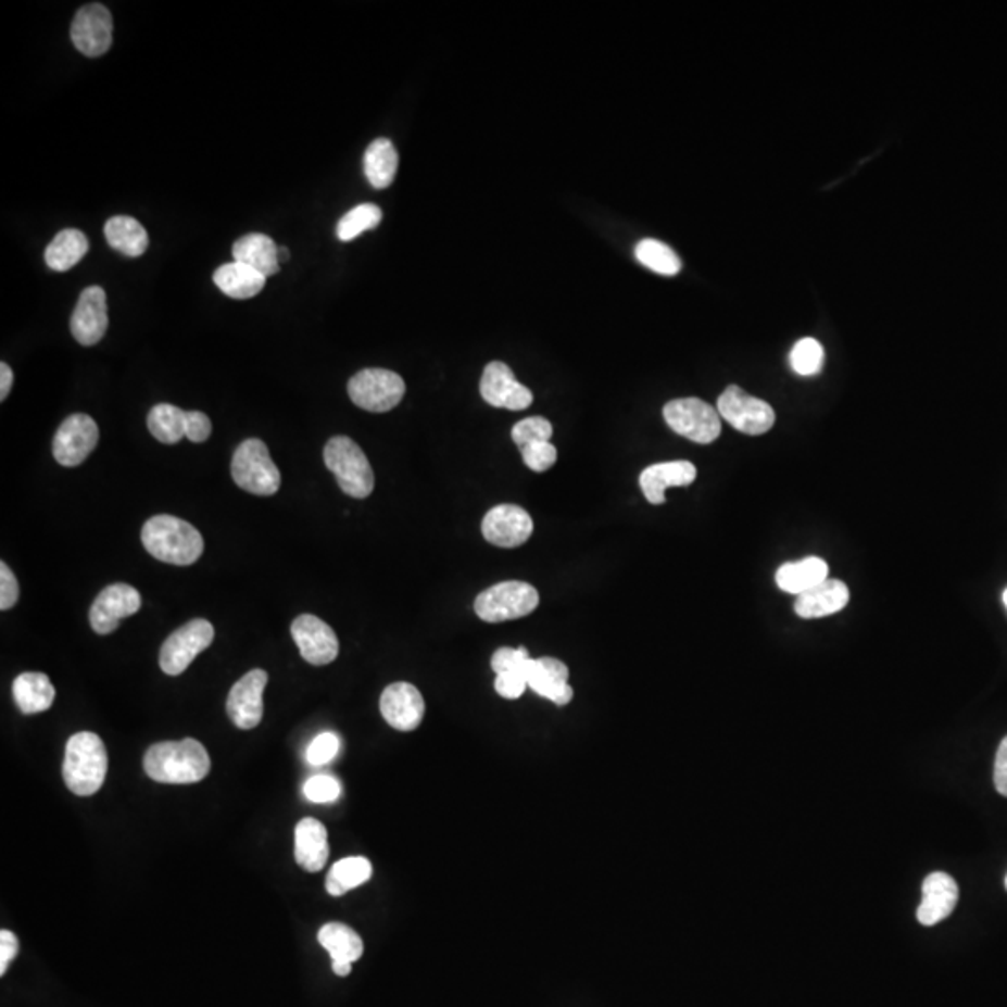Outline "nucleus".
<instances>
[{
	"mask_svg": "<svg viewBox=\"0 0 1007 1007\" xmlns=\"http://www.w3.org/2000/svg\"><path fill=\"white\" fill-rule=\"evenodd\" d=\"M112 33H114V25H112L111 12L109 8L98 2L80 8L73 20V46L90 59L103 56L111 49Z\"/></svg>",
	"mask_w": 1007,
	"mask_h": 1007,
	"instance_id": "nucleus-13",
	"label": "nucleus"
},
{
	"mask_svg": "<svg viewBox=\"0 0 1007 1007\" xmlns=\"http://www.w3.org/2000/svg\"><path fill=\"white\" fill-rule=\"evenodd\" d=\"M1004 605H1006V608H1007V588H1006V592H1004Z\"/></svg>",
	"mask_w": 1007,
	"mask_h": 1007,
	"instance_id": "nucleus-51",
	"label": "nucleus"
},
{
	"mask_svg": "<svg viewBox=\"0 0 1007 1007\" xmlns=\"http://www.w3.org/2000/svg\"><path fill=\"white\" fill-rule=\"evenodd\" d=\"M994 788L1007 797V738L1002 741L994 759Z\"/></svg>",
	"mask_w": 1007,
	"mask_h": 1007,
	"instance_id": "nucleus-47",
	"label": "nucleus"
},
{
	"mask_svg": "<svg viewBox=\"0 0 1007 1007\" xmlns=\"http://www.w3.org/2000/svg\"><path fill=\"white\" fill-rule=\"evenodd\" d=\"M827 579H829V566L825 559L816 558V556L798 559V562H788L777 571L778 588L782 592L797 593V595L819 587Z\"/></svg>",
	"mask_w": 1007,
	"mask_h": 1007,
	"instance_id": "nucleus-27",
	"label": "nucleus"
},
{
	"mask_svg": "<svg viewBox=\"0 0 1007 1007\" xmlns=\"http://www.w3.org/2000/svg\"><path fill=\"white\" fill-rule=\"evenodd\" d=\"M338 752H340V738L336 733L325 731L310 743L306 761L314 767H322L332 761L338 756Z\"/></svg>",
	"mask_w": 1007,
	"mask_h": 1007,
	"instance_id": "nucleus-41",
	"label": "nucleus"
},
{
	"mask_svg": "<svg viewBox=\"0 0 1007 1007\" xmlns=\"http://www.w3.org/2000/svg\"><path fill=\"white\" fill-rule=\"evenodd\" d=\"M99 442V428L92 416L75 413L60 424L53 439V455L62 467H77L88 460Z\"/></svg>",
	"mask_w": 1007,
	"mask_h": 1007,
	"instance_id": "nucleus-11",
	"label": "nucleus"
},
{
	"mask_svg": "<svg viewBox=\"0 0 1007 1007\" xmlns=\"http://www.w3.org/2000/svg\"><path fill=\"white\" fill-rule=\"evenodd\" d=\"M72 335L80 345H96L103 340L109 329V312L103 288L90 286L80 293L77 306L73 310Z\"/></svg>",
	"mask_w": 1007,
	"mask_h": 1007,
	"instance_id": "nucleus-18",
	"label": "nucleus"
},
{
	"mask_svg": "<svg viewBox=\"0 0 1007 1007\" xmlns=\"http://www.w3.org/2000/svg\"><path fill=\"white\" fill-rule=\"evenodd\" d=\"M959 902V886L948 873L935 871L926 877L922 884V903L916 910V918L922 926H936L946 920Z\"/></svg>",
	"mask_w": 1007,
	"mask_h": 1007,
	"instance_id": "nucleus-20",
	"label": "nucleus"
},
{
	"mask_svg": "<svg viewBox=\"0 0 1007 1007\" xmlns=\"http://www.w3.org/2000/svg\"><path fill=\"white\" fill-rule=\"evenodd\" d=\"M317 941L329 952L332 962L353 965L363 957V939L345 923H325L317 933Z\"/></svg>",
	"mask_w": 1007,
	"mask_h": 1007,
	"instance_id": "nucleus-30",
	"label": "nucleus"
},
{
	"mask_svg": "<svg viewBox=\"0 0 1007 1007\" xmlns=\"http://www.w3.org/2000/svg\"><path fill=\"white\" fill-rule=\"evenodd\" d=\"M140 540L153 558L172 566H192L204 554V538L191 523L174 515H153L146 520Z\"/></svg>",
	"mask_w": 1007,
	"mask_h": 1007,
	"instance_id": "nucleus-1",
	"label": "nucleus"
},
{
	"mask_svg": "<svg viewBox=\"0 0 1007 1007\" xmlns=\"http://www.w3.org/2000/svg\"><path fill=\"white\" fill-rule=\"evenodd\" d=\"M520 452H523V462L533 473H546L558 460V450L551 442L532 444Z\"/></svg>",
	"mask_w": 1007,
	"mask_h": 1007,
	"instance_id": "nucleus-42",
	"label": "nucleus"
},
{
	"mask_svg": "<svg viewBox=\"0 0 1007 1007\" xmlns=\"http://www.w3.org/2000/svg\"><path fill=\"white\" fill-rule=\"evenodd\" d=\"M288 257H290L288 249H286V247H278V260H280V262H286Z\"/></svg>",
	"mask_w": 1007,
	"mask_h": 1007,
	"instance_id": "nucleus-50",
	"label": "nucleus"
},
{
	"mask_svg": "<svg viewBox=\"0 0 1007 1007\" xmlns=\"http://www.w3.org/2000/svg\"><path fill=\"white\" fill-rule=\"evenodd\" d=\"M533 532V520L527 509L515 504H501L489 509L483 523L481 533L494 546L514 549L525 545Z\"/></svg>",
	"mask_w": 1007,
	"mask_h": 1007,
	"instance_id": "nucleus-16",
	"label": "nucleus"
},
{
	"mask_svg": "<svg viewBox=\"0 0 1007 1007\" xmlns=\"http://www.w3.org/2000/svg\"><path fill=\"white\" fill-rule=\"evenodd\" d=\"M88 247L90 244L83 231L75 228L59 231V236L46 249L47 265L59 273L70 270L86 256Z\"/></svg>",
	"mask_w": 1007,
	"mask_h": 1007,
	"instance_id": "nucleus-32",
	"label": "nucleus"
},
{
	"mask_svg": "<svg viewBox=\"0 0 1007 1007\" xmlns=\"http://www.w3.org/2000/svg\"><path fill=\"white\" fill-rule=\"evenodd\" d=\"M14 385V372L7 363L0 364V402L7 400Z\"/></svg>",
	"mask_w": 1007,
	"mask_h": 1007,
	"instance_id": "nucleus-48",
	"label": "nucleus"
},
{
	"mask_svg": "<svg viewBox=\"0 0 1007 1007\" xmlns=\"http://www.w3.org/2000/svg\"><path fill=\"white\" fill-rule=\"evenodd\" d=\"M720 418L741 433L764 435L775 426L777 415L769 403L746 394L743 389L731 385L720 394L717 403Z\"/></svg>",
	"mask_w": 1007,
	"mask_h": 1007,
	"instance_id": "nucleus-10",
	"label": "nucleus"
},
{
	"mask_svg": "<svg viewBox=\"0 0 1007 1007\" xmlns=\"http://www.w3.org/2000/svg\"><path fill=\"white\" fill-rule=\"evenodd\" d=\"M142 606V597L135 588L124 582L111 584L99 593L90 608V626L93 631L105 637L116 631L119 621L137 614Z\"/></svg>",
	"mask_w": 1007,
	"mask_h": 1007,
	"instance_id": "nucleus-15",
	"label": "nucleus"
},
{
	"mask_svg": "<svg viewBox=\"0 0 1007 1007\" xmlns=\"http://www.w3.org/2000/svg\"><path fill=\"white\" fill-rule=\"evenodd\" d=\"M823 345L814 338H803L791 350V368L798 376H816L823 368Z\"/></svg>",
	"mask_w": 1007,
	"mask_h": 1007,
	"instance_id": "nucleus-37",
	"label": "nucleus"
},
{
	"mask_svg": "<svg viewBox=\"0 0 1007 1007\" xmlns=\"http://www.w3.org/2000/svg\"><path fill=\"white\" fill-rule=\"evenodd\" d=\"M12 692L15 704L25 715H36L51 709L56 696L51 679L41 671H25L17 676Z\"/></svg>",
	"mask_w": 1007,
	"mask_h": 1007,
	"instance_id": "nucleus-25",
	"label": "nucleus"
},
{
	"mask_svg": "<svg viewBox=\"0 0 1007 1007\" xmlns=\"http://www.w3.org/2000/svg\"><path fill=\"white\" fill-rule=\"evenodd\" d=\"M211 426L210 416L200 413V411H189V420H187V439L191 442H205L210 439Z\"/></svg>",
	"mask_w": 1007,
	"mask_h": 1007,
	"instance_id": "nucleus-45",
	"label": "nucleus"
},
{
	"mask_svg": "<svg viewBox=\"0 0 1007 1007\" xmlns=\"http://www.w3.org/2000/svg\"><path fill=\"white\" fill-rule=\"evenodd\" d=\"M696 467L691 462L657 463L640 475V489L655 506L665 502L668 488H687L696 480Z\"/></svg>",
	"mask_w": 1007,
	"mask_h": 1007,
	"instance_id": "nucleus-22",
	"label": "nucleus"
},
{
	"mask_svg": "<svg viewBox=\"0 0 1007 1007\" xmlns=\"http://www.w3.org/2000/svg\"><path fill=\"white\" fill-rule=\"evenodd\" d=\"M400 158L389 139H377L364 153V174L372 187L387 189L395 178Z\"/></svg>",
	"mask_w": 1007,
	"mask_h": 1007,
	"instance_id": "nucleus-31",
	"label": "nucleus"
},
{
	"mask_svg": "<svg viewBox=\"0 0 1007 1007\" xmlns=\"http://www.w3.org/2000/svg\"><path fill=\"white\" fill-rule=\"evenodd\" d=\"M351 402L369 413H389L402 403L405 381L395 372L366 368L348 382Z\"/></svg>",
	"mask_w": 1007,
	"mask_h": 1007,
	"instance_id": "nucleus-7",
	"label": "nucleus"
},
{
	"mask_svg": "<svg viewBox=\"0 0 1007 1007\" xmlns=\"http://www.w3.org/2000/svg\"><path fill=\"white\" fill-rule=\"evenodd\" d=\"M231 254L236 262L249 265L264 277H273L280 270L278 247L269 236L264 234H249L234 243Z\"/></svg>",
	"mask_w": 1007,
	"mask_h": 1007,
	"instance_id": "nucleus-26",
	"label": "nucleus"
},
{
	"mask_svg": "<svg viewBox=\"0 0 1007 1007\" xmlns=\"http://www.w3.org/2000/svg\"><path fill=\"white\" fill-rule=\"evenodd\" d=\"M567 666L553 657L532 658L528 670V687L543 698L556 705H567L574 700V689L567 683Z\"/></svg>",
	"mask_w": 1007,
	"mask_h": 1007,
	"instance_id": "nucleus-21",
	"label": "nucleus"
},
{
	"mask_svg": "<svg viewBox=\"0 0 1007 1007\" xmlns=\"http://www.w3.org/2000/svg\"><path fill=\"white\" fill-rule=\"evenodd\" d=\"M210 769V754L197 739L153 744L144 756L146 775L159 783H197Z\"/></svg>",
	"mask_w": 1007,
	"mask_h": 1007,
	"instance_id": "nucleus-2",
	"label": "nucleus"
},
{
	"mask_svg": "<svg viewBox=\"0 0 1007 1007\" xmlns=\"http://www.w3.org/2000/svg\"><path fill=\"white\" fill-rule=\"evenodd\" d=\"M379 709L382 718L398 731L416 730L426 715L420 691L403 681L392 683L382 691Z\"/></svg>",
	"mask_w": 1007,
	"mask_h": 1007,
	"instance_id": "nucleus-19",
	"label": "nucleus"
},
{
	"mask_svg": "<svg viewBox=\"0 0 1007 1007\" xmlns=\"http://www.w3.org/2000/svg\"><path fill=\"white\" fill-rule=\"evenodd\" d=\"M265 280L267 277H264L262 273H257L256 269L241 262L221 265L213 275V282L217 284L218 290L231 299L256 297L260 291L264 290Z\"/></svg>",
	"mask_w": 1007,
	"mask_h": 1007,
	"instance_id": "nucleus-28",
	"label": "nucleus"
},
{
	"mask_svg": "<svg viewBox=\"0 0 1007 1007\" xmlns=\"http://www.w3.org/2000/svg\"><path fill=\"white\" fill-rule=\"evenodd\" d=\"M382 211L376 204L356 205L355 210L348 211L342 221L336 226V236L340 241H351L358 238L364 231L374 230L381 223Z\"/></svg>",
	"mask_w": 1007,
	"mask_h": 1007,
	"instance_id": "nucleus-36",
	"label": "nucleus"
},
{
	"mask_svg": "<svg viewBox=\"0 0 1007 1007\" xmlns=\"http://www.w3.org/2000/svg\"><path fill=\"white\" fill-rule=\"evenodd\" d=\"M215 639V629L207 619L197 618L187 621L178 631L172 632L165 640L159 655L161 670L168 676L184 674L192 660L210 647Z\"/></svg>",
	"mask_w": 1007,
	"mask_h": 1007,
	"instance_id": "nucleus-9",
	"label": "nucleus"
},
{
	"mask_svg": "<svg viewBox=\"0 0 1007 1007\" xmlns=\"http://www.w3.org/2000/svg\"><path fill=\"white\" fill-rule=\"evenodd\" d=\"M480 394L489 405L507 411H525L533 402L530 390L515 379L512 368L504 363H489L483 369Z\"/></svg>",
	"mask_w": 1007,
	"mask_h": 1007,
	"instance_id": "nucleus-17",
	"label": "nucleus"
},
{
	"mask_svg": "<svg viewBox=\"0 0 1007 1007\" xmlns=\"http://www.w3.org/2000/svg\"><path fill=\"white\" fill-rule=\"evenodd\" d=\"M17 952H20L17 936L12 931L2 929L0 931V975L7 974L8 967L14 961Z\"/></svg>",
	"mask_w": 1007,
	"mask_h": 1007,
	"instance_id": "nucleus-46",
	"label": "nucleus"
},
{
	"mask_svg": "<svg viewBox=\"0 0 1007 1007\" xmlns=\"http://www.w3.org/2000/svg\"><path fill=\"white\" fill-rule=\"evenodd\" d=\"M231 478L247 493L270 496L280 489V470L270 460L269 448L260 439L239 444L231 460Z\"/></svg>",
	"mask_w": 1007,
	"mask_h": 1007,
	"instance_id": "nucleus-5",
	"label": "nucleus"
},
{
	"mask_svg": "<svg viewBox=\"0 0 1007 1007\" xmlns=\"http://www.w3.org/2000/svg\"><path fill=\"white\" fill-rule=\"evenodd\" d=\"M540 605L538 590L520 580H507L488 588L475 601L478 618L488 624H501L509 619L525 618Z\"/></svg>",
	"mask_w": 1007,
	"mask_h": 1007,
	"instance_id": "nucleus-6",
	"label": "nucleus"
},
{
	"mask_svg": "<svg viewBox=\"0 0 1007 1007\" xmlns=\"http://www.w3.org/2000/svg\"><path fill=\"white\" fill-rule=\"evenodd\" d=\"M106 769L109 756L99 735L92 731H80L67 741L62 777L72 793L79 797L98 793L105 782Z\"/></svg>",
	"mask_w": 1007,
	"mask_h": 1007,
	"instance_id": "nucleus-3",
	"label": "nucleus"
},
{
	"mask_svg": "<svg viewBox=\"0 0 1007 1007\" xmlns=\"http://www.w3.org/2000/svg\"><path fill=\"white\" fill-rule=\"evenodd\" d=\"M291 637L295 640L301 657L310 665H330L340 653V642L332 627L312 614L293 619Z\"/></svg>",
	"mask_w": 1007,
	"mask_h": 1007,
	"instance_id": "nucleus-14",
	"label": "nucleus"
},
{
	"mask_svg": "<svg viewBox=\"0 0 1007 1007\" xmlns=\"http://www.w3.org/2000/svg\"><path fill=\"white\" fill-rule=\"evenodd\" d=\"M295 860L304 871L316 873L329 860L327 829L314 817H304L295 827Z\"/></svg>",
	"mask_w": 1007,
	"mask_h": 1007,
	"instance_id": "nucleus-23",
	"label": "nucleus"
},
{
	"mask_svg": "<svg viewBox=\"0 0 1007 1007\" xmlns=\"http://www.w3.org/2000/svg\"><path fill=\"white\" fill-rule=\"evenodd\" d=\"M1006 890H1007V876H1006Z\"/></svg>",
	"mask_w": 1007,
	"mask_h": 1007,
	"instance_id": "nucleus-52",
	"label": "nucleus"
},
{
	"mask_svg": "<svg viewBox=\"0 0 1007 1007\" xmlns=\"http://www.w3.org/2000/svg\"><path fill=\"white\" fill-rule=\"evenodd\" d=\"M512 437H514L515 444L520 450H525V448L532 446V444L551 441L553 424L543 416L525 418V420L515 424L514 429H512Z\"/></svg>",
	"mask_w": 1007,
	"mask_h": 1007,
	"instance_id": "nucleus-38",
	"label": "nucleus"
},
{
	"mask_svg": "<svg viewBox=\"0 0 1007 1007\" xmlns=\"http://www.w3.org/2000/svg\"><path fill=\"white\" fill-rule=\"evenodd\" d=\"M106 243L127 257H139L148 249V231L137 218L118 215L106 221Z\"/></svg>",
	"mask_w": 1007,
	"mask_h": 1007,
	"instance_id": "nucleus-29",
	"label": "nucleus"
},
{
	"mask_svg": "<svg viewBox=\"0 0 1007 1007\" xmlns=\"http://www.w3.org/2000/svg\"><path fill=\"white\" fill-rule=\"evenodd\" d=\"M369 877H372V864L368 858L350 856V858L338 860L332 866L325 881V889L330 895L340 897V895L348 894L350 890L368 882Z\"/></svg>",
	"mask_w": 1007,
	"mask_h": 1007,
	"instance_id": "nucleus-34",
	"label": "nucleus"
},
{
	"mask_svg": "<svg viewBox=\"0 0 1007 1007\" xmlns=\"http://www.w3.org/2000/svg\"><path fill=\"white\" fill-rule=\"evenodd\" d=\"M530 653H528L527 647H501L494 652L493 658H491V668H493L496 676L501 674H506V671L520 670L523 665L530 660Z\"/></svg>",
	"mask_w": 1007,
	"mask_h": 1007,
	"instance_id": "nucleus-43",
	"label": "nucleus"
},
{
	"mask_svg": "<svg viewBox=\"0 0 1007 1007\" xmlns=\"http://www.w3.org/2000/svg\"><path fill=\"white\" fill-rule=\"evenodd\" d=\"M187 420L189 411L171 403H159L148 415V429L159 442L178 444L187 437Z\"/></svg>",
	"mask_w": 1007,
	"mask_h": 1007,
	"instance_id": "nucleus-33",
	"label": "nucleus"
},
{
	"mask_svg": "<svg viewBox=\"0 0 1007 1007\" xmlns=\"http://www.w3.org/2000/svg\"><path fill=\"white\" fill-rule=\"evenodd\" d=\"M634 254H637L640 264L647 267V269L655 270L658 275H665V277L678 275L681 267H683L678 254L671 251L668 244L660 243L657 239H642L637 244Z\"/></svg>",
	"mask_w": 1007,
	"mask_h": 1007,
	"instance_id": "nucleus-35",
	"label": "nucleus"
},
{
	"mask_svg": "<svg viewBox=\"0 0 1007 1007\" xmlns=\"http://www.w3.org/2000/svg\"><path fill=\"white\" fill-rule=\"evenodd\" d=\"M530 663H532V658L527 660L520 670L506 671V674L496 676L494 691L499 692L502 698H520L528 689V670H530Z\"/></svg>",
	"mask_w": 1007,
	"mask_h": 1007,
	"instance_id": "nucleus-40",
	"label": "nucleus"
},
{
	"mask_svg": "<svg viewBox=\"0 0 1007 1007\" xmlns=\"http://www.w3.org/2000/svg\"><path fill=\"white\" fill-rule=\"evenodd\" d=\"M267 679H269L267 671L256 668V670L244 674L243 678L231 687L228 700H226V712L239 730H252L262 722Z\"/></svg>",
	"mask_w": 1007,
	"mask_h": 1007,
	"instance_id": "nucleus-12",
	"label": "nucleus"
},
{
	"mask_svg": "<svg viewBox=\"0 0 1007 1007\" xmlns=\"http://www.w3.org/2000/svg\"><path fill=\"white\" fill-rule=\"evenodd\" d=\"M323 460L335 475L343 493L350 494L353 499H368L376 488V478L368 457L364 454L363 448L350 437H332L325 446Z\"/></svg>",
	"mask_w": 1007,
	"mask_h": 1007,
	"instance_id": "nucleus-4",
	"label": "nucleus"
},
{
	"mask_svg": "<svg viewBox=\"0 0 1007 1007\" xmlns=\"http://www.w3.org/2000/svg\"><path fill=\"white\" fill-rule=\"evenodd\" d=\"M663 415L671 431L698 444L717 441L722 431V421L717 408L702 402L700 398L671 400L670 403H666Z\"/></svg>",
	"mask_w": 1007,
	"mask_h": 1007,
	"instance_id": "nucleus-8",
	"label": "nucleus"
},
{
	"mask_svg": "<svg viewBox=\"0 0 1007 1007\" xmlns=\"http://www.w3.org/2000/svg\"><path fill=\"white\" fill-rule=\"evenodd\" d=\"M849 600V588L842 580L827 579L819 587L798 595L795 613L804 619L825 618L843 611Z\"/></svg>",
	"mask_w": 1007,
	"mask_h": 1007,
	"instance_id": "nucleus-24",
	"label": "nucleus"
},
{
	"mask_svg": "<svg viewBox=\"0 0 1007 1007\" xmlns=\"http://www.w3.org/2000/svg\"><path fill=\"white\" fill-rule=\"evenodd\" d=\"M351 967H353V965H345V962H332V970H335L336 975H350Z\"/></svg>",
	"mask_w": 1007,
	"mask_h": 1007,
	"instance_id": "nucleus-49",
	"label": "nucleus"
},
{
	"mask_svg": "<svg viewBox=\"0 0 1007 1007\" xmlns=\"http://www.w3.org/2000/svg\"><path fill=\"white\" fill-rule=\"evenodd\" d=\"M20 582L15 579L14 571L8 567L7 562L0 564V611H10L14 608L15 603L20 601Z\"/></svg>",
	"mask_w": 1007,
	"mask_h": 1007,
	"instance_id": "nucleus-44",
	"label": "nucleus"
},
{
	"mask_svg": "<svg viewBox=\"0 0 1007 1007\" xmlns=\"http://www.w3.org/2000/svg\"><path fill=\"white\" fill-rule=\"evenodd\" d=\"M304 797L310 803L327 804L335 803L342 795V785L335 777L329 775H317L306 780L303 788Z\"/></svg>",
	"mask_w": 1007,
	"mask_h": 1007,
	"instance_id": "nucleus-39",
	"label": "nucleus"
}]
</instances>
